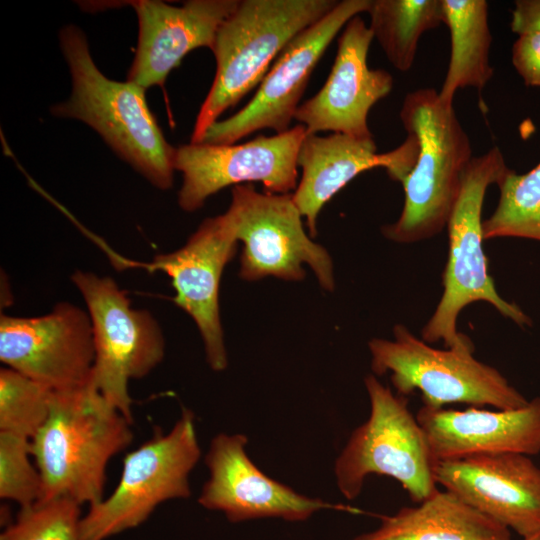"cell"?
Instances as JSON below:
<instances>
[{
  "label": "cell",
  "mask_w": 540,
  "mask_h": 540,
  "mask_svg": "<svg viewBox=\"0 0 540 540\" xmlns=\"http://www.w3.org/2000/svg\"><path fill=\"white\" fill-rule=\"evenodd\" d=\"M131 425L92 379L81 387L53 392L48 418L30 440L42 499L64 497L89 506L100 502L109 461L133 440Z\"/></svg>",
  "instance_id": "cell-1"
},
{
  "label": "cell",
  "mask_w": 540,
  "mask_h": 540,
  "mask_svg": "<svg viewBox=\"0 0 540 540\" xmlns=\"http://www.w3.org/2000/svg\"><path fill=\"white\" fill-rule=\"evenodd\" d=\"M59 41L71 74L72 92L68 100L52 106L51 113L86 123L153 186L171 188L175 147L166 141L151 112L146 89L107 78L93 61L79 27H63Z\"/></svg>",
  "instance_id": "cell-2"
},
{
  "label": "cell",
  "mask_w": 540,
  "mask_h": 540,
  "mask_svg": "<svg viewBox=\"0 0 540 540\" xmlns=\"http://www.w3.org/2000/svg\"><path fill=\"white\" fill-rule=\"evenodd\" d=\"M399 116L407 135L417 143V155L401 183V214L394 223L385 225L382 233L391 241L410 244L432 238L446 228L473 156L454 107L443 104L435 89L406 94Z\"/></svg>",
  "instance_id": "cell-3"
},
{
  "label": "cell",
  "mask_w": 540,
  "mask_h": 540,
  "mask_svg": "<svg viewBox=\"0 0 540 540\" xmlns=\"http://www.w3.org/2000/svg\"><path fill=\"white\" fill-rule=\"evenodd\" d=\"M509 168L495 146L468 163L461 189L449 216L448 257L442 275L443 293L421 330L428 344L443 341L446 348L473 350L472 341L457 330L459 313L469 304H491L505 318L520 327L532 325L531 318L515 303L503 299L488 273V259L482 243V208L486 191Z\"/></svg>",
  "instance_id": "cell-4"
},
{
  "label": "cell",
  "mask_w": 540,
  "mask_h": 540,
  "mask_svg": "<svg viewBox=\"0 0 540 540\" xmlns=\"http://www.w3.org/2000/svg\"><path fill=\"white\" fill-rule=\"evenodd\" d=\"M336 0H239L218 29L216 73L196 117L190 143L259 85L287 44L337 4Z\"/></svg>",
  "instance_id": "cell-5"
},
{
  "label": "cell",
  "mask_w": 540,
  "mask_h": 540,
  "mask_svg": "<svg viewBox=\"0 0 540 540\" xmlns=\"http://www.w3.org/2000/svg\"><path fill=\"white\" fill-rule=\"evenodd\" d=\"M368 419L350 435L334 463L336 484L347 500L357 498L371 474L398 481L420 503L438 488L435 459L427 436L406 396L394 394L374 374L365 377Z\"/></svg>",
  "instance_id": "cell-6"
},
{
  "label": "cell",
  "mask_w": 540,
  "mask_h": 540,
  "mask_svg": "<svg viewBox=\"0 0 540 540\" xmlns=\"http://www.w3.org/2000/svg\"><path fill=\"white\" fill-rule=\"evenodd\" d=\"M393 340L368 342L375 376L390 373L397 394L421 393L423 406L438 409L451 403L499 410L522 408L529 400L496 368L477 360L473 350L437 349L403 324Z\"/></svg>",
  "instance_id": "cell-7"
},
{
  "label": "cell",
  "mask_w": 540,
  "mask_h": 540,
  "mask_svg": "<svg viewBox=\"0 0 540 540\" xmlns=\"http://www.w3.org/2000/svg\"><path fill=\"white\" fill-rule=\"evenodd\" d=\"M201 457L194 414L182 409L166 433L160 429L123 459L113 492L82 518L91 540H104L146 521L162 503L191 496L189 476Z\"/></svg>",
  "instance_id": "cell-8"
},
{
  "label": "cell",
  "mask_w": 540,
  "mask_h": 540,
  "mask_svg": "<svg viewBox=\"0 0 540 540\" xmlns=\"http://www.w3.org/2000/svg\"><path fill=\"white\" fill-rule=\"evenodd\" d=\"M91 319L95 359L92 382L133 423L131 379L147 376L164 358L165 340L150 312L131 306L110 277L77 270L71 277Z\"/></svg>",
  "instance_id": "cell-9"
},
{
  "label": "cell",
  "mask_w": 540,
  "mask_h": 540,
  "mask_svg": "<svg viewBox=\"0 0 540 540\" xmlns=\"http://www.w3.org/2000/svg\"><path fill=\"white\" fill-rule=\"evenodd\" d=\"M228 211L236 238L243 243L241 278L301 280L305 276L303 264H307L322 288L334 289L332 259L306 234L292 194L260 193L250 184L236 185Z\"/></svg>",
  "instance_id": "cell-10"
},
{
  "label": "cell",
  "mask_w": 540,
  "mask_h": 540,
  "mask_svg": "<svg viewBox=\"0 0 540 540\" xmlns=\"http://www.w3.org/2000/svg\"><path fill=\"white\" fill-rule=\"evenodd\" d=\"M371 0H342L292 39L276 58L253 98L238 112L215 122L201 143L231 145L262 129L289 130L319 60L347 22L368 11Z\"/></svg>",
  "instance_id": "cell-11"
},
{
  "label": "cell",
  "mask_w": 540,
  "mask_h": 540,
  "mask_svg": "<svg viewBox=\"0 0 540 540\" xmlns=\"http://www.w3.org/2000/svg\"><path fill=\"white\" fill-rule=\"evenodd\" d=\"M301 124L273 136L259 135L241 144L189 143L173 153L174 170L183 175L178 204L186 212L201 208L219 190L261 182L270 193L287 194L297 187V156L306 136Z\"/></svg>",
  "instance_id": "cell-12"
},
{
  "label": "cell",
  "mask_w": 540,
  "mask_h": 540,
  "mask_svg": "<svg viewBox=\"0 0 540 540\" xmlns=\"http://www.w3.org/2000/svg\"><path fill=\"white\" fill-rule=\"evenodd\" d=\"M94 359L90 316L72 303L37 317L1 315V362L53 392L90 382Z\"/></svg>",
  "instance_id": "cell-13"
},
{
  "label": "cell",
  "mask_w": 540,
  "mask_h": 540,
  "mask_svg": "<svg viewBox=\"0 0 540 540\" xmlns=\"http://www.w3.org/2000/svg\"><path fill=\"white\" fill-rule=\"evenodd\" d=\"M237 242L233 217L227 210L205 219L180 249L159 254L147 265L171 278L176 293L173 302L197 325L207 362L214 371H222L228 364L219 313V286Z\"/></svg>",
  "instance_id": "cell-14"
},
{
  "label": "cell",
  "mask_w": 540,
  "mask_h": 540,
  "mask_svg": "<svg viewBox=\"0 0 540 540\" xmlns=\"http://www.w3.org/2000/svg\"><path fill=\"white\" fill-rule=\"evenodd\" d=\"M247 443L241 433L212 438L205 456L209 478L198 498L202 507L224 513L231 522L266 517L303 521L321 509L340 508L267 476L247 455Z\"/></svg>",
  "instance_id": "cell-15"
},
{
  "label": "cell",
  "mask_w": 540,
  "mask_h": 540,
  "mask_svg": "<svg viewBox=\"0 0 540 540\" xmlns=\"http://www.w3.org/2000/svg\"><path fill=\"white\" fill-rule=\"evenodd\" d=\"M373 39L369 26L359 15L343 27L326 82L294 114L307 134L332 132L357 138L373 137L368 127L369 111L393 88L389 72L368 66Z\"/></svg>",
  "instance_id": "cell-16"
},
{
  "label": "cell",
  "mask_w": 540,
  "mask_h": 540,
  "mask_svg": "<svg viewBox=\"0 0 540 540\" xmlns=\"http://www.w3.org/2000/svg\"><path fill=\"white\" fill-rule=\"evenodd\" d=\"M435 478L523 539L540 533V467L530 456L482 453L438 461Z\"/></svg>",
  "instance_id": "cell-17"
},
{
  "label": "cell",
  "mask_w": 540,
  "mask_h": 540,
  "mask_svg": "<svg viewBox=\"0 0 540 540\" xmlns=\"http://www.w3.org/2000/svg\"><path fill=\"white\" fill-rule=\"evenodd\" d=\"M138 18V43L127 81L144 89L164 84L171 70L196 48L212 50L216 34L239 0L128 1Z\"/></svg>",
  "instance_id": "cell-18"
},
{
  "label": "cell",
  "mask_w": 540,
  "mask_h": 540,
  "mask_svg": "<svg viewBox=\"0 0 540 540\" xmlns=\"http://www.w3.org/2000/svg\"><path fill=\"white\" fill-rule=\"evenodd\" d=\"M416 418L437 461L482 453H540V396L510 410L422 406Z\"/></svg>",
  "instance_id": "cell-19"
},
{
  "label": "cell",
  "mask_w": 540,
  "mask_h": 540,
  "mask_svg": "<svg viewBox=\"0 0 540 540\" xmlns=\"http://www.w3.org/2000/svg\"><path fill=\"white\" fill-rule=\"evenodd\" d=\"M297 165L302 175L292 198L306 219L310 237H315L322 207L339 190L357 175L376 167L385 168L393 180L399 171L400 156L396 149L378 153L373 137L306 134L298 151Z\"/></svg>",
  "instance_id": "cell-20"
},
{
  "label": "cell",
  "mask_w": 540,
  "mask_h": 540,
  "mask_svg": "<svg viewBox=\"0 0 540 540\" xmlns=\"http://www.w3.org/2000/svg\"><path fill=\"white\" fill-rule=\"evenodd\" d=\"M352 540H512L510 530L456 494L437 490L413 507L381 518L371 532Z\"/></svg>",
  "instance_id": "cell-21"
},
{
  "label": "cell",
  "mask_w": 540,
  "mask_h": 540,
  "mask_svg": "<svg viewBox=\"0 0 540 540\" xmlns=\"http://www.w3.org/2000/svg\"><path fill=\"white\" fill-rule=\"evenodd\" d=\"M442 6L451 53L438 97L443 104L453 106L459 89L471 87L480 92L492 78V35L485 0H442Z\"/></svg>",
  "instance_id": "cell-22"
},
{
  "label": "cell",
  "mask_w": 540,
  "mask_h": 540,
  "mask_svg": "<svg viewBox=\"0 0 540 540\" xmlns=\"http://www.w3.org/2000/svg\"><path fill=\"white\" fill-rule=\"evenodd\" d=\"M369 28L388 61L411 69L421 36L444 23L442 0H371Z\"/></svg>",
  "instance_id": "cell-23"
},
{
  "label": "cell",
  "mask_w": 540,
  "mask_h": 540,
  "mask_svg": "<svg viewBox=\"0 0 540 540\" xmlns=\"http://www.w3.org/2000/svg\"><path fill=\"white\" fill-rule=\"evenodd\" d=\"M496 185L499 201L482 222L484 241L501 237L540 241V162L524 174L508 169Z\"/></svg>",
  "instance_id": "cell-24"
},
{
  "label": "cell",
  "mask_w": 540,
  "mask_h": 540,
  "mask_svg": "<svg viewBox=\"0 0 540 540\" xmlns=\"http://www.w3.org/2000/svg\"><path fill=\"white\" fill-rule=\"evenodd\" d=\"M53 391L8 367L0 370V432L32 439L51 409Z\"/></svg>",
  "instance_id": "cell-25"
},
{
  "label": "cell",
  "mask_w": 540,
  "mask_h": 540,
  "mask_svg": "<svg viewBox=\"0 0 540 540\" xmlns=\"http://www.w3.org/2000/svg\"><path fill=\"white\" fill-rule=\"evenodd\" d=\"M81 505L64 497L22 507L0 540H91L82 526Z\"/></svg>",
  "instance_id": "cell-26"
},
{
  "label": "cell",
  "mask_w": 540,
  "mask_h": 540,
  "mask_svg": "<svg viewBox=\"0 0 540 540\" xmlns=\"http://www.w3.org/2000/svg\"><path fill=\"white\" fill-rule=\"evenodd\" d=\"M31 457L30 439L0 432V497L21 508L43 496L41 475Z\"/></svg>",
  "instance_id": "cell-27"
},
{
  "label": "cell",
  "mask_w": 540,
  "mask_h": 540,
  "mask_svg": "<svg viewBox=\"0 0 540 540\" xmlns=\"http://www.w3.org/2000/svg\"><path fill=\"white\" fill-rule=\"evenodd\" d=\"M511 59L527 86L540 87V32L519 35Z\"/></svg>",
  "instance_id": "cell-28"
},
{
  "label": "cell",
  "mask_w": 540,
  "mask_h": 540,
  "mask_svg": "<svg viewBox=\"0 0 540 540\" xmlns=\"http://www.w3.org/2000/svg\"><path fill=\"white\" fill-rule=\"evenodd\" d=\"M510 26L518 35L540 32V0L516 1Z\"/></svg>",
  "instance_id": "cell-29"
},
{
  "label": "cell",
  "mask_w": 540,
  "mask_h": 540,
  "mask_svg": "<svg viewBox=\"0 0 540 540\" xmlns=\"http://www.w3.org/2000/svg\"><path fill=\"white\" fill-rule=\"evenodd\" d=\"M523 540H540V533L539 534H536L532 537H529V538H525Z\"/></svg>",
  "instance_id": "cell-30"
}]
</instances>
